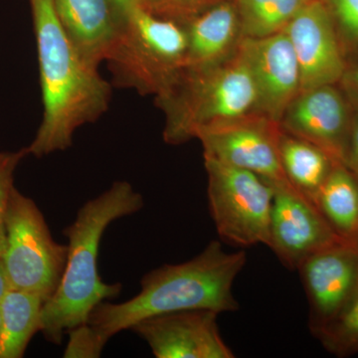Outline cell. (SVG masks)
Segmentation results:
<instances>
[{
  "instance_id": "cell-25",
  "label": "cell",
  "mask_w": 358,
  "mask_h": 358,
  "mask_svg": "<svg viewBox=\"0 0 358 358\" xmlns=\"http://www.w3.org/2000/svg\"><path fill=\"white\" fill-rule=\"evenodd\" d=\"M345 166L350 169L358 181V115L353 117L348 152H346Z\"/></svg>"
},
{
  "instance_id": "cell-13",
  "label": "cell",
  "mask_w": 358,
  "mask_h": 358,
  "mask_svg": "<svg viewBox=\"0 0 358 358\" xmlns=\"http://www.w3.org/2000/svg\"><path fill=\"white\" fill-rule=\"evenodd\" d=\"M258 94L257 112L281 122L289 103L301 92V73L293 46L281 31L263 38L238 41Z\"/></svg>"
},
{
  "instance_id": "cell-12",
  "label": "cell",
  "mask_w": 358,
  "mask_h": 358,
  "mask_svg": "<svg viewBox=\"0 0 358 358\" xmlns=\"http://www.w3.org/2000/svg\"><path fill=\"white\" fill-rule=\"evenodd\" d=\"M218 313L180 310L148 317L134 324V331L157 358H233L218 327Z\"/></svg>"
},
{
  "instance_id": "cell-26",
  "label": "cell",
  "mask_w": 358,
  "mask_h": 358,
  "mask_svg": "<svg viewBox=\"0 0 358 358\" xmlns=\"http://www.w3.org/2000/svg\"><path fill=\"white\" fill-rule=\"evenodd\" d=\"M341 83L346 95L358 108V67L346 69Z\"/></svg>"
},
{
  "instance_id": "cell-17",
  "label": "cell",
  "mask_w": 358,
  "mask_h": 358,
  "mask_svg": "<svg viewBox=\"0 0 358 358\" xmlns=\"http://www.w3.org/2000/svg\"><path fill=\"white\" fill-rule=\"evenodd\" d=\"M279 154L282 171L289 185L315 203L320 188L338 162L317 145L282 129Z\"/></svg>"
},
{
  "instance_id": "cell-3",
  "label": "cell",
  "mask_w": 358,
  "mask_h": 358,
  "mask_svg": "<svg viewBox=\"0 0 358 358\" xmlns=\"http://www.w3.org/2000/svg\"><path fill=\"white\" fill-rule=\"evenodd\" d=\"M145 205L143 195L128 181H115L106 192L89 200L63 233L68 239L64 273L57 289L45 301L40 331L54 345H61L65 334L85 324L99 303L117 298L120 282L107 284L98 271L99 248L106 229Z\"/></svg>"
},
{
  "instance_id": "cell-16",
  "label": "cell",
  "mask_w": 358,
  "mask_h": 358,
  "mask_svg": "<svg viewBox=\"0 0 358 358\" xmlns=\"http://www.w3.org/2000/svg\"><path fill=\"white\" fill-rule=\"evenodd\" d=\"M182 25L188 40L185 68H204L222 62L241 38L236 6L230 2L214 4Z\"/></svg>"
},
{
  "instance_id": "cell-20",
  "label": "cell",
  "mask_w": 358,
  "mask_h": 358,
  "mask_svg": "<svg viewBox=\"0 0 358 358\" xmlns=\"http://www.w3.org/2000/svg\"><path fill=\"white\" fill-rule=\"evenodd\" d=\"M308 0H236L240 36L263 38L282 31Z\"/></svg>"
},
{
  "instance_id": "cell-5",
  "label": "cell",
  "mask_w": 358,
  "mask_h": 358,
  "mask_svg": "<svg viewBox=\"0 0 358 358\" xmlns=\"http://www.w3.org/2000/svg\"><path fill=\"white\" fill-rule=\"evenodd\" d=\"M185 25L138 6L124 16L121 32L106 59L113 86L159 96L185 69Z\"/></svg>"
},
{
  "instance_id": "cell-24",
  "label": "cell",
  "mask_w": 358,
  "mask_h": 358,
  "mask_svg": "<svg viewBox=\"0 0 358 358\" xmlns=\"http://www.w3.org/2000/svg\"><path fill=\"white\" fill-rule=\"evenodd\" d=\"M334 20L352 43L358 45V0H326Z\"/></svg>"
},
{
  "instance_id": "cell-23",
  "label": "cell",
  "mask_w": 358,
  "mask_h": 358,
  "mask_svg": "<svg viewBox=\"0 0 358 358\" xmlns=\"http://www.w3.org/2000/svg\"><path fill=\"white\" fill-rule=\"evenodd\" d=\"M26 155H28L27 148L17 152H0V258L6 248V216L14 188V173Z\"/></svg>"
},
{
  "instance_id": "cell-14",
  "label": "cell",
  "mask_w": 358,
  "mask_h": 358,
  "mask_svg": "<svg viewBox=\"0 0 358 358\" xmlns=\"http://www.w3.org/2000/svg\"><path fill=\"white\" fill-rule=\"evenodd\" d=\"M280 124L287 133L310 141L345 164L352 119L345 99L334 85L301 91Z\"/></svg>"
},
{
  "instance_id": "cell-21",
  "label": "cell",
  "mask_w": 358,
  "mask_h": 358,
  "mask_svg": "<svg viewBox=\"0 0 358 358\" xmlns=\"http://www.w3.org/2000/svg\"><path fill=\"white\" fill-rule=\"evenodd\" d=\"M327 352L336 357L358 353V291L338 317L315 334Z\"/></svg>"
},
{
  "instance_id": "cell-7",
  "label": "cell",
  "mask_w": 358,
  "mask_h": 358,
  "mask_svg": "<svg viewBox=\"0 0 358 358\" xmlns=\"http://www.w3.org/2000/svg\"><path fill=\"white\" fill-rule=\"evenodd\" d=\"M203 157L209 210L219 236L238 247H268L273 185L252 171Z\"/></svg>"
},
{
  "instance_id": "cell-2",
  "label": "cell",
  "mask_w": 358,
  "mask_h": 358,
  "mask_svg": "<svg viewBox=\"0 0 358 358\" xmlns=\"http://www.w3.org/2000/svg\"><path fill=\"white\" fill-rule=\"evenodd\" d=\"M38 53L43 117L28 155L43 157L72 147L77 129L100 119L113 85L78 51L59 22L53 0H30Z\"/></svg>"
},
{
  "instance_id": "cell-29",
  "label": "cell",
  "mask_w": 358,
  "mask_h": 358,
  "mask_svg": "<svg viewBox=\"0 0 358 358\" xmlns=\"http://www.w3.org/2000/svg\"></svg>"
},
{
  "instance_id": "cell-28",
  "label": "cell",
  "mask_w": 358,
  "mask_h": 358,
  "mask_svg": "<svg viewBox=\"0 0 358 358\" xmlns=\"http://www.w3.org/2000/svg\"><path fill=\"white\" fill-rule=\"evenodd\" d=\"M10 289L8 280H7L6 270H4L3 264H2L1 258H0V300L2 296Z\"/></svg>"
},
{
  "instance_id": "cell-18",
  "label": "cell",
  "mask_w": 358,
  "mask_h": 358,
  "mask_svg": "<svg viewBox=\"0 0 358 358\" xmlns=\"http://www.w3.org/2000/svg\"><path fill=\"white\" fill-rule=\"evenodd\" d=\"M44 300L37 294L9 289L0 300V358H20L40 331Z\"/></svg>"
},
{
  "instance_id": "cell-22",
  "label": "cell",
  "mask_w": 358,
  "mask_h": 358,
  "mask_svg": "<svg viewBox=\"0 0 358 358\" xmlns=\"http://www.w3.org/2000/svg\"><path fill=\"white\" fill-rule=\"evenodd\" d=\"M213 0H141V6L159 17L185 24L203 13Z\"/></svg>"
},
{
  "instance_id": "cell-1",
  "label": "cell",
  "mask_w": 358,
  "mask_h": 358,
  "mask_svg": "<svg viewBox=\"0 0 358 358\" xmlns=\"http://www.w3.org/2000/svg\"><path fill=\"white\" fill-rule=\"evenodd\" d=\"M246 263V252L230 253L220 242L211 241L186 262L154 268L141 278L140 293L131 300L102 301L86 324L69 331L64 357H100L113 336L155 315L190 310L236 312L240 306L233 285Z\"/></svg>"
},
{
  "instance_id": "cell-19",
  "label": "cell",
  "mask_w": 358,
  "mask_h": 358,
  "mask_svg": "<svg viewBox=\"0 0 358 358\" xmlns=\"http://www.w3.org/2000/svg\"><path fill=\"white\" fill-rule=\"evenodd\" d=\"M315 204L341 239L358 240V181L345 164L334 166Z\"/></svg>"
},
{
  "instance_id": "cell-11",
  "label": "cell",
  "mask_w": 358,
  "mask_h": 358,
  "mask_svg": "<svg viewBox=\"0 0 358 358\" xmlns=\"http://www.w3.org/2000/svg\"><path fill=\"white\" fill-rule=\"evenodd\" d=\"M282 31L298 60L301 91L341 82L346 68L326 0H308Z\"/></svg>"
},
{
  "instance_id": "cell-10",
  "label": "cell",
  "mask_w": 358,
  "mask_h": 358,
  "mask_svg": "<svg viewBox=\"0 0 358 358\" xmlns=\"http://www.w3.org/2000/svg\"><path fill=\"white\" fill-rule=\"evenodd\" d=\"M272 185L274 199L268 248L285 267L296 270L308 256L343 240L334 232L315 204L289 182Z\"/></svg>"
},
{
  "instance_id": "cell-27",
  "label": "cell",
  "mask_w": 358,
  "mask_h": 358,
  "mask_svg": "<svg viewBox=\"0 0 358 358\" xmlns=\"http://www.w3.org/2000/svg\"><path fill=\"white\" fill-rule=\"evenodd\" d=\"M122 16L126 15L134 7L140 6L141 0H110Z\"/></svg>"
},
{
  "instance_id": "cell-6",
  "label": "cell",
  "mask_w": 358,
  "mask_h": 358,
  "mask_svg": "<svg viewBox=\"0 0 358 358\" xmlns=\"http://www.w3.org/2000/svg\"><path fill=\"white\" fill-rule=\"evenodd\" d=\"M6 234L1 260L9 286L48 301L62 279L68 245L53 239L37 205L15 187L7 207Z\"/></svg>"
},
{
  "instance_id": "cell-4",
  "label": "cell",
  "mask_w": 358,
  "mask_h": 358,
  "mask_svg": "<svg viewBox=\"0 0 358 358\" xmlns=\"http://www.w3.org/2000/svg\"><path fill=\"white\" fill-rule=\"evenodd\" d=\"M155 100L166 115L164 141L181 145L204 127L257 112L258 94L246 61L235 48L217 64L185 68Z\"/></svg>"
},
{
  "instance_id": "cell-9",
  "label": "cell",
  "mask_w": 358,
  "mask_h": 358,
  "mask_svg": "<svg viewBox=\"0 0 358 358\" xmlns=\"http://www.w3.org/2000/svg\"><path fill=\"white\" fill-rule=\"evenodd\" d=\"M300 273L315 336L343 312L358 291V240H339L306 258Z\"/></svg>"
},
{
  "instance_id": "cell-8",
  "label": "cell",
  "mask_w": 358,
  "mask_h": 358,
  "mask_svg": "<svg viewBox=\"0 0 358 358\" xmlns=\"http://www.w3.org/2000/svg\"><path fill=\"white\" fill-rule=\"evenodd\" d=\"M279 122L254 112L236 119L209 124L197 131L203 157L246 169L268 182H289L279 154Z\"/></svg>"
},
{
  "instance_id": "cell-15",
  "label": "cell",
  "mask_w": 358,
  "mask_h": 358,
  "mask_svg": "<svg viewBox=\"0 0 358 358\" xmlns=\"http://www.w3.org/2000/svg\"><path fill=\"white\" fill-rule=\"evenodd\" d=\"M53 6L68 38L99 68L121 32L124 16L110 0H53Z\"/></svg>"
}]
</instances>
